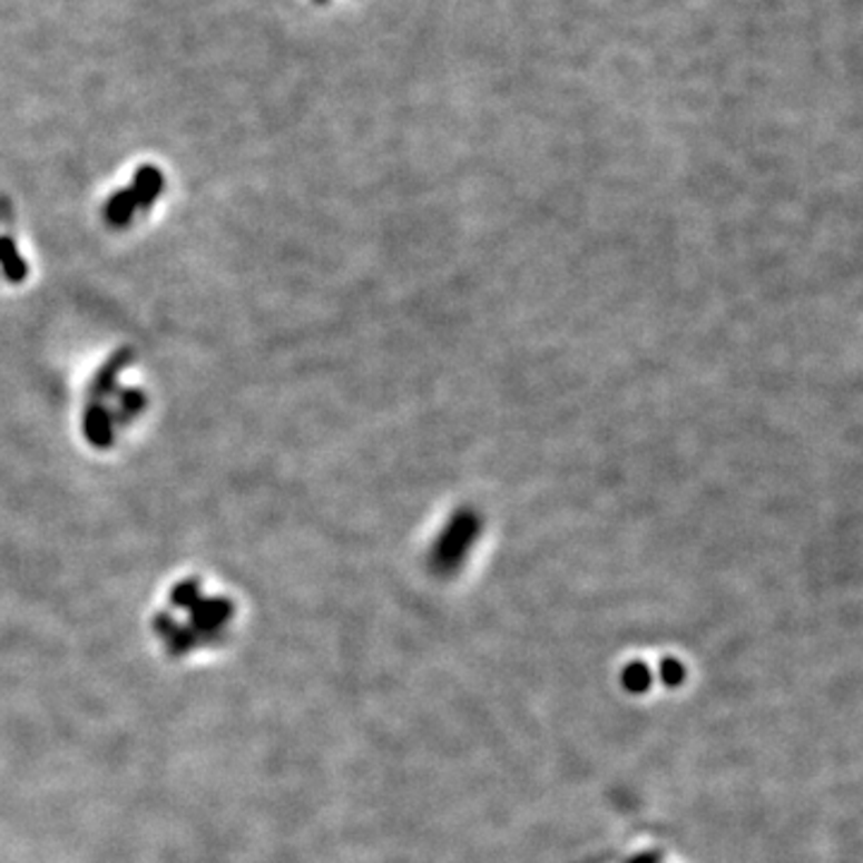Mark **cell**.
<instances>
[{
    "instance_id": "5b68a950",
    "label": "cell",
    "mask_w": 863,
    "mask_h": 863,
    "mask_svg": "<svg viewBox=\"0 0 863 863\" xmlns=\"http://www.w3.org/2000/svg\"><path fill=\"white\" fill-rule=\"evenodd\" d=\"M660 677H663V681L667 686H679L684 681V677H686L684 665L679 660H665L660 665Z\"/></svg>"
},
{
    "instance_id": "8992f818",
    "label": "cell",
    "mask_w": 863,
    "mask_h": 863,
    "mask_svg": "<svg viewBox=\"0 0 863 863\" xmlns=\"http://www.w3.org/2000/svg\"><path fill=\"white\" fill-rule=\"evenodd\" d=\"M151 626H154V631L156 634H159L161 638H166L173 629H176V626H178V621L176 619H173L170 615H168V611H159V615H156L154 617V621H151Z\"/></svg>"
},
{
    "instance_id": "6da1fadb",
    "label": "cell",
    "mask_w": 863,
    "mask_h": 863,
    "mask_svg": "<svg viewBox=\"0 0 863 863\" xmlns=\"http://www.w3.org/2000/svg\"><path fill=\"white\" fill-rule=\"evenodd\" d=\"M190 626L209 640L224 629V626L233 619V602L226 598H212L199 600L190 609Z\"/></svg>"
},
{
    "instance_id": "277c9868",
    "label": "cell",
    "mask_w": 863,
    "mask_h": 863,
    "mask_svg": "<svg viewBox=\"0 0 863 863\" xmlns=\"http://www.w3.org/2000/svg\"><path fill=\"white\" fill-rule=\"evenodd\" d=\"M202 600V590L197 580H183L176 588L170 590V605L178 609H190Z\"/></svg>"
},
{
    "instance_id": "3957f363",
    "label": "cell",
    "mask_w": 863,
    "mask_h": 863,
    "mask_svg": "<svg viewBox=\"0 0 863 863\" xmlns=\"http://www.w3.org/2000/svg\"><path fill=\"white\" fill-rule=\"evenodd\" d=\"M621 684L626 686V690H631V694H646L653 684V674H650L648 665L631 663V665H626V669H624Z\"/></svg>"
},
{
    "instance_id": "7a4b0ae2",
    "label": "cell",
    "mask_w": 863,
    "mask_h": 863,
    "mask_svg": "<svg viewBox=\"0 0 863 863\" xmlns=\"http://www.w3.org/2000/svg\"><path fill=\"white\" fill-rule=\"evenodd\" d=\"M164 640H166V648H168L170 655H185V653H190L193 648L202 646V643L209 640V638L202 636L199 631H195L193 626H180L178 624L176 629H173Z\"/></svg>"
},
{
    "instance_id": "52a82bcc",
    "label": "cell",
    "mask_w": 863,
    "mask_h": 863,
    "mask_svg": "<svg viewBox=\"0 0 863 863\" xmlns=\"http://www.w3.org/2000/svg\"><path fill=\"white\" fill-rule=\"evenodd\" d=\"M629 863H657V854H640V856L631 859Z\"/></svg>"
}]
</instances>
